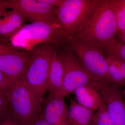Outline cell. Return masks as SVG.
I'll return each mask as SVG.
<instances>
[{
	"mask_svg": "<svg viewBox=\"0 0 125 125\" xmlns=\"http://www.w3.org/2000/svg\"><path fill=\"white\" fill-rule=\"evenodd\" d=\"M101 0H63L57 12V20L62 31L71 37L79 33Z\"/></svg>",
	"mask_w": 125,
	"mask_h": 125,
	"instance_id": "obj_4",
	"label": "cell"
},
{
	"mask_svg": "<svg viewBox=\"0 0 125 125\" xmlns=\"http://www.w3.org/2000/svg\"><path fill=\"white\" fill-rule=\"evenodd\" d=\"M90 85L100 93L114 125H125V102L118 85L94 80Z\"/></svg>",
	"mask_w": 125,
	"mask_h": 125,
	"instance_id": "obj_9",
	"label": "cell"
},
{
	"mask_svg": "<svg viewBox=\"0 0 125 125\" xmlns=\"http://www.w3.org/2000/svg\"><path fill=\"white\" fill-rule=\"evenodd\" d=\"M69 121L70 125H89L94 110L81 106L73 99L69 98Z\"/></svg>",
	"mask_w": 125,
	"mask_h": 125,
	"instance_id": "obj_15",
	"label": "cell"
},
{
	"mask_svg": "<svg viewBox=\"0 0 125 125\" xmlns=\"http://www.w3.org/2000/svg\"><path fill=\"white\" fill-rule=\"evenodd\" d=\"M10 112L21 125H32L42 112V103L22 78L4 91Z\"/></svg>",
	"mask_w": 125,
	"mask_h": 125,
	"instance_id": "obj_2",
	"label": "cell"
},
{
	"mask_svg": "<svg viewBox=\"0 0 125 125\" xmlns=\"http://www.w3.org/2000/svg\"><path fill=\"white\" fill-rule=\"evenodd\" d=\"M25 18L16 10L7 11L0 18V38H11L22 28Z\"/></svg>",
	"mask_w": 125,
	"mask_h": 125,
	"instance_id": "obj_13",
	"label": "cell"
},
{
	"mask_svg": "<svg viewBox=\"0 0 125 125\" xmlns=\"http://www.w3.org/2000/svg\"><path fill=\"white\" fill-rule=\"evenodd\" d=\"M108 73L113 84L124 85L125 82V62L108 56Z\"/></svg>",
	"mask_w": 125,
	"mask_h": 125,
	"instance_id": "obj_16",
	"label": "cell"
},
{
	"mask_svg": "<svg viewBox=\"0 0 125 125\" xmlns=\"http://www.w3.org/2000/svg\"><path fill=\"white\" fill-rule=\"evenodd\" d=\"M89 125H94L93 124V123L92 122H90V123Z\"/></svg>",
	"mask_w": 125,
	"mask_h": 125,
	"instance_id": "obj_27",
	"label": "cell"
},
{
	"mask_svg": "<svg viewBox=\"0 0 125 125\" xmlns=\"http://www.w3.org/2000/svg\"><path fill=\"white\" fill-rule=\"evenodd\" d=\"M63 69L59 56L53 52L52 61L47 83L49 94L67 97L63 87Z\"/></svg>",
	"mask_w": 125,
	"mask_h": 125,
	"instance_id": "obj_12",
	"label": "cell"
},
{
	"mask_svg": "<svg viewBox=\"0 0 125 125\" xmlns=\"http://www.w3.org/2000/svg\"><path fill=\"white\" fill-rule=\"evenodd\" d=\"M11 50H13V49L11 47L0 43V52L9 51Z\"/></svg>",
	"mask_w": 125,
	"mask_h": 125,
	"instance_id": "obj_26",
	"label": "cell"
},
{
	"mask_svg": "<svg viewBox=\"0 0 125 125\" xmlns=\"http://www.w3.org/2000/svg\"><path fill=\"white\" fill-rule=\"evenodd\" d=\"M40 1L50 5L58 7L62 3L63 0H40Z\"/></svg>",
	"mask_w": 125,
	"mask_h": 125,
	"instance_id": "obj_24",
	"label": "cell"
},
{
	"mask_svg": "<svg viewBox=\"0 0 125 125\" xmlns=\"http://www.w3.org/2000/svg\"><path fill=\"white\" fill-rule=\"evenodd\" d=\"M71 38L62 31L57 21L36 22L22 27L10 40L14 47L29 51L43 43L69 42Z\"/></svg>",
	"mask_w": 125,
	"mask_h": 125,
	"instance_id": "obj_3",
	"label": "cell"
},
{
	"mask_svg": "<svg viewBox=\"0 0 125 125\" xmlns=\"http://www.w3.org/2000/svg\"><path fill=\"white\" fill-rule=\"evenodd\" d=\"M53 52L51 49L45 47L36 49L22 78L42 103L47 91Z\"/></svg>",
	"mask_w": 125,
	"mask_h": 125,
	"instance_id": "obj_6",
	"label": "cell"
},
{
	"mask_svg": "<svg viewBox=\"0 0 125 125\" xmlns=\"http://www.w3.org/2000/svg\"><path fill=\"white\" fill-rule=\"evenodd\" d=\"M0 125H21L10 112L0 118Z\"/></svg>",
	"mask_w": 125,
	"mask_h": 125,
	"instance_id": "obj_21",
	"label": "cell"
},
{
	"mask_svg": "<svg viewBox=\"0 0 125 125\" xmlns=\"http://www.w3.org/2000/svg\"><path fill=\"white\" fill-rule=\"evenodd\" d=\"M4 2L6 9L18 10L32 22L57 21V7L41 2L40 0H4Z\"/></svg>",
	"mask_w": 125,
	"mask_h": 125,
	"instance_id": "obj_8",
	"label": "cell"
},
{
	"mask_svg": "<svg viewBox=\"0 0 125 125\" xmlns=\"http://www.w3.org/2000/svg\"><path fill=\"white\" fill-rule=\"evenodd\" d=\"M64 97L49 94L45 102L43 116L50 125H70L69 108Z\"/></svg>",
	"mask_w": 125,
	"mask_h": 125,
	"instance_id": "obj_11",
	"label": "cell"
},
{
	"mask_svg": "<svg viewBox=\"0 0 125 125\" xmlns=\"http://www.w3.org/2000/svg\"><path fill=\"white\" fill-rule=\"evenodd\" d=\"M117 31L110 0H101L81 31L73 36L101 49L117 41Z\"/></svg>",
	"mask_w": 125,
	"mask_h": 125,
	"instance_id": "obj_1",
	"label": "cell"
},
{
	"mask_svg": "<svg viewBox=\"0 0 125 125\" xmlns=\"http://www.w3.org/2000/svg\"><path fill=\"white\" fill-rule=\"evenodd\" d=\"M59 56L63 66V87L66 97L79 87L90 85L94 80L71 51L69 50Z\"/></svg>",
	"mask_w": 125,
	"mask_h": 125,
	"instance_id": "obj_7",
	"label": "cell"
},
{
	"mask_svg": "<svg viewBox=\"0 0 125 125\" xmlns=\"http://www.w3.org/2000/svg\"><path fill=\"white\" fill-rule=\"evenodd\" d=\"M13 83L0 71V91L4 92L5 90Z\"/></svg>",
	"mask_w": 125,
	"mask_h": 125,
	"instance_id": "obj_22",
	"label": "cell"
},
{
	"mask_svg": "<svg viewBox=\"0 0 125 125\" xmlns=\"http://www.w3.org/2000/svg\"><path fill=\"white\" fill-rule=\"evenodd\" d=\"M32 125H50L45 120L42 112L39 114L36 118V120Z\"/></svg>",
	"mask_w": 125,
	"mask_h": 125,
	"instance_id": "obj_23",
	"label": "cell"
},
{
	"mask_svg": "<svg viewBox=\"0 0 125 125\" xmlns=\"http://www.w3.org/2000/svg\"><path fill=\"white\" fill-rule=\"evenodd\" d=\"M69 43L70 50L94 80L99 83L113 84L108 73L106 58L101 49L74 37H71Z\"/></svg>",
	"mask_w": 125,
	"mask_h": 125,
	"instance_id": "obj_5",
	"label": "cell"
},
{
	"mask_svg": "<svg viewBox=\"0 0 125 125\" xmlns=\"http://www.w3.org/2000/svg\"><path fill=\"white\" fill-rule=\"evenodd\" d=\"M114 11L119 41L125 43V0H110Z\"/></svg>",
	"mask_w": 125,
	"mask_h": 125,
	"instance_id": "obj_17",
	"label": "cell"
},
{
	"mask_svg": "<svg viewBox=\"0 0 125 125\" xmlns=\"http://www.w3.org/2000/svg\"><path fill=\"white\" fill-rule=\"evenodd\" d=\"M10 112V105L4 92L0 91V118Z\"/></svg>",
	"mask_w": 125,
	"mask_h": 125,
	"instance_id": "obj_20",
	"label": "cell"
},
{
	"mask_svg": "<svg viewBox=\"0 0 125 125\" xmlns=\"http://www.w3.org/2000/svg\"><path fill=\"white\" fill-rule=\"evenodd\" d=\"M6 9L4 0H0V18H2L7 13Z\"/></svg>",
	"mask_w": 125,
	"mask_h": 125,
	"instance_id": "obj_25",
	"label": "cell"
},
{
	"mask_svg": "<svg viewBox=\"0 0 125 125\" xmlns=\"http://www.w3.org/2000/svg\"><path fill=\"white\" fill-rule=\"evenodd\" d=\"M91 121L94 125H114L104 101L94 114Z\"/></svg>",
	"mask_w": 125,
	"mask_h": 125,
	"instance_id": "obj_19",
	"label": "cell"
},
{
	"mask_svg": "<svg viewBox=\"0 0 125 125\" xmlns=\"http://www.w3.org/2000/svg\"><path fill=\"white\" fill-rule=\"evenodd\" d=\"M73 93L79 104L94 111L97 110L104 102L101 94L92 85L79 87L75 90Z\"/></svg>",
	"mask_w": 125,
	"mask_h": 125,
	"instance_id": "obj_14",
	"label": "cell"
},
{
	"mask_svg": "<svg viewBox=\"0 0 125 125\" xmlns=\"http://www.w3.org/2000/svg\"><path fill=\"white\" fill-rule=\"evenodd\" d=\"M30 58L22 52L10 50L0 52V71L12 83L23 78Z\"/></svg>",
	"mask_w": 125,
	"mask_h": 125,
	"instance_id": "obj_10",
	"label": "cell"
},
{
	"mask_svg": "<svg viewBox=\"0 0 125 125\" xmlns=\"http://www.w3.org/2000/svg\"><path fill=\"white\" fill-rule=\"evenodd\" d=\"M102 52L108 56L125 62V43L117 41L105 47Z\"/></svg>",
	"mask_w": 125,
	"mask_h": 125,
	"instance_id": "obj_18",
	"label": "cell"
}]
</instances>
